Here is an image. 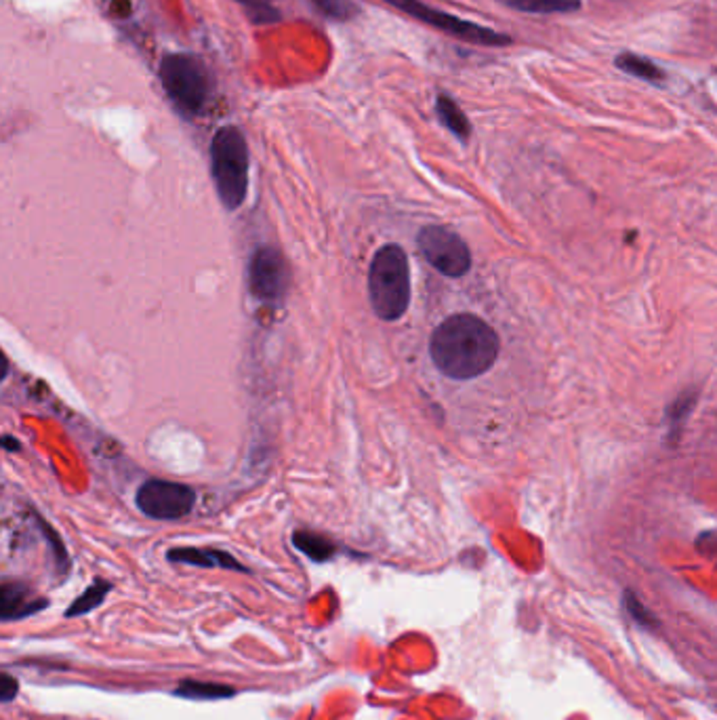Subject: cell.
<instances>
[{
  "label": "cell",
  "mask_w": 717,
  "mask_h": 720,
  "mask_svg": "<svg viewBox=\"0 0 717 720\" xmlns=\"http://www.w3.org/2000/svg\"><path fill=\"white\" fill-rule=\"evenodd\" d=\"M5 449H6V451H17V449H19V442H17V440H13L11 436H5Z\"/></svg>",
  "instance_id": "7402d4cb"
},
{
  "label": "cell",
  "mask_w": 717,
  "mask_h": 720,
  "mask_svg": "<svg viewBox=\"0 0 717 720\" xmlns=\"http://www.w3.org/2000/svg\"><path fill=\"white\" fill-rule=\"evenodd\" d=\"M499 350V335L476 314L448 316L429 339V355L438 371L457 382H469L490 371Z\"/></svg>",
  "instance_id": "6da1fadb"
},
{
  "label": "cell",
  "mask_w": 717,
  "mask_h": 720,
  "mask_svg": "<svg viewBox=\"0 0 717 720\" xmlns=\"http://www.w3.org/2000/svg\"><path fill=\"white\" fill-rule=\"evenodd\" d=\"M510 9L520 13H539V16H552V13H576L581 11V0H499Z\"/></svg>",
  "instance_id": "7c38bea8"
},
{
  "label": "cell",
  "mask_w": 717,
  "mask_h": 720,
  "mask_svg": "<svg viewBox=\"0 0 717 720\" xmlns=\"http://www.w3.org/2000/svg\"><path fill=\"white\" fill-rule=\"evenodd\" d=\"M17 691H19V683L16 678L6 672L0 676V699H3V704H9L11 699L17 695Z\"/></svg>",
  "instance_id": "44dd1931"
},
{
  "label": "cell",
  "mask_w": 717,
  "mask_h": 720,
  "mask_svg": "<svg viewBox=\"0 0 717 720\" xmlns=\"http://www.w3.org/2000/svg\"><path fill=\"white\" fill-rule=\"evenodd\" d=\"M211 175L226 209H240L248 194V145L234 124H226L213 135Z\"/></svg>",
  "instance_id": "3957f363"
},
{
  "label": "cell",
  "mask_w": 717,
  "mask_h": 720,
  "mask_svg": "<svg viewBox=\"0 0 717 720\" xmlns=\"http://www.w3.org/2000/svg\"><path fill=\"white\" fill-rule=\"evenodd\" d=\"M696 403V397L692 392H684L680 394L678 400L670 407V413H667V418H670V424H671V430L678 432L680 426H684V421L691 411L694 408Z\"/></svg>",
  "instance_id": "ac0fdd59"
},
{
  "label": "cell",
  "mask_w": 717,
  "mask_h": 720,
  "mask_svg": "<svg viewBox=\"0 0 717 720\" xmlns=\"http://www.w3.org/2000/svg\"><path fill=\"white\" fill-rule=\"evenodd\" d=\"M238 3L250 13V19H253L255 24H269L280 19L278 17V11L271 9V6L263 3V0H238Z\"/></svg>",
  "instance_id": "ffe728a7"
},
{
  "label": "cell",
  "mask_w": 717,
  "mask_h": 720,
  "mask_svg": "<svg viewBox=\"0 0 717 720\" xmlns=\"http://www.w3.org/2000/svg\"><path fill=\"white\" fill-rule=\"evenodd\" d=\"M137 508L154 521H177L196 505V493L187 484L169 481H145L135 495Z\"/></svg>",
  "instance_id": "52a82bcc"
},
{
  "label": "cell",
  "mask_w": 717,
  "mask_h": 720,
  "mask_svg": "<svg viewBox=\"0 0 717 720\" xmlns=\"http://www.w3.org/2000/svg\"><path fill=\"white\" fill-rule=\"evenodd\" d=\"M289 287V268L282 253L261 247L248 261V289L261 302H280Z\"/></svg>",
  "instance_id": "ba28073f"
},
{
  "label": "cell",
  "mask_w": 717,
  "mask_h": 720,
  "mask_svg": "<svg viewBox=\"0 0 717 720\" xmlns=\"http://www.w3.org/2000/svg\"><path fill=\"white\" fill-rule=\"evenodd\" d=\"M236 691L232 687L217 683H202V681H184L175 689L177 697L187 699H226L232 697Z\"/></svg>",
  "instance_id": "2e32d148"
},
{
  "label": "cell",
  "mask_w": 717,
  "mask_h": 720,
  "mask_svg": "<svg viewBox=\"0 0 717 720\" xmlns=\"http://www.w3.org/2000/svg\"><path fill=\"white\" fill-rule=\"evenodd\" d=\"M47 598L34 594L26 584L19 581H5L0 588V619L16 621L24 619L47 609Z\"/></svg>",
  "instance_id": "9c48e42d"
},
{
  "label": "cell",
  "mask_w": 717,
  "mask_h": 720,
  "mask_svg": "<svg viewBox=\"0 0 717 720\" xmlns=\"http://www.w3.org/2000/svg\"><path fill=\"white\" fill-rule=\"evenodd\" d=\"M292 544H295V548L299 552H303L305 556L316 560V563H324V560H329L335 556V544L329 542V539L318 535V533H311V531H295V535H292Z\"/></svg>",
  "instance_id": "4fadbf2b"
},
{
  "label": "cell",
  "mask_w": 717,
  "mask_h": 720,
  "mask_svg": "<svg viewBox=\"0 0 717 720\" xmlns=\"http://www.w3.org/2000/svg\"><path fill=\"white\" fill-rule=\"evenodd\" d=\"M110 590H112V586H110L106 579H95L93 584L87 588L85 594H80V597L72 602V607L66 611V618H79V615L90 613L106 600Z\"/></svg>",
  "instance_id": "9a60e30c"
},
{
  "label": "cell",
  "mask_w": 717,
  "mask_h": 720,
  "mask_svg": "<svg viewBox=\"0 0 717 720\" xmlns=\"http://www.w3.org/2000/svg\"><path fill=\"white\" fill-rule=\"evenodd\" d=\"M383 3H387L389 6H394V9L406 13L408 17L416 19V22L431 26L436 27V30L448 34V37L463 40V43L482 45V47L511 45V37H507V34H501L497 30H492V27L468 22V19L455 17L447 11L434 9V6L421 3V0H383Z\"/></svg>",
  "instance_id": "5b68a950"
},
{
  "label": "cell",
  "mask_w": 717,
  "mask_h": 720,
  "mask_svg": "<svg viewBox=\"0 0 717 720\" xmlns=\"http://www.w3.org/2000/svg\"><path fill=\"white\" fill-rule=\"evenodd\" d=\"M615 66L625 74H631V76H636V79H642V80H648V82H659V80L665 79V72L660 70L654 61H650L648 58H642V55L629 53V51L618 53L615 58Z\"/></svg>",
  "instance_id": "5bb4252c"
},
{
  "label": "cell",
  "mask_w": 717,
  "mask_h": 720,
  "mask_svg": "<svg viewBox=\"0 0 717 720\" xmlns=\"http://www.w3.org/2000/svg\"><path fill=\"white\" fill-rule=\"evenodd\" d=\"M416 245L431 268L448 276L461 279L471 268V253L457 232L444 226H426L416 237Z\"/></svg>",
  "instance_id": "8992f818"
},
{
  "label": "cell",
  "mask_w": 717,
  "mask_h": 720,
  "mask_svg": "<svg viewBox=\"0 0 717 720\" xmlns=\"http://www.w3.org/2000/svg\"><path fill=\"white\" fill-rule=\"evenodd\" d=\"M623 607H625V611L629 613V618L636 621L638 626H642L646 630H657L659 628V619L654 618L650 609L646 607L644 602L636 597V592L625 590V594H623Z\"/></svg>",
  "instance_id": "e0dca14e"
},
{
  "label": "cell",
  "mask_w": 717,
  "mask_h": 720,
  "mask_svg": "<svg viewBox=\"0 0 717 720\" xmlns=\"http://www.w3.org/2000/svg\"><path fill=\"white\" fill-rule=\"evenodd\" d=\"M368 300L381 321H400L410 306V266L398 245L381 247L368 268Z\"/></svg>",
  "instance_id": "7a4b0ae2"
},
{
  "label": "cell",
  "mask_w": 717,
  "mask_h": 720,
  "mask_svg": "<svg viewBox=\"0 0 717 720\" xmlns=\"http://www.w3.org/2000/svg\"><path fill=\"white\" fill-rule=\"evenodd\" d=\"M436 114L444 127H447L450 133L457 137V140H461V142L469 140L471 122H469L468 116H465L461 106H459V103L452 100L448 93H438Z\"/></svg>",
  "instance_id": "8fae6325"
},
{
  "label": "cell",
  "mask_w": 717,
  "mask_h": 720,
  "mask_svg": "<svg viewBox=\"0 0 717 720\" xmlns=\"http://www.w3.org/2000/svg\"><path fill=\"white\" fill-rule=\"evenodd\" d=\"M311 3L332 19H350L356 13V5L352 0H311Z\"/></svg>",
  "instance_id": "d6986e66"
},
{
  "label": "cell",
  "mask_w": 717,
  "mask_h": 720,
  "mask_svg": "<svg viewBox=\"0 0 717 720\" xmlns=\"http://www.w3.org/2000/svg\"><path fill=\"white\" fill-rule=\"evenodd\" d=\"M166 558L171 563H181V565H194V566H205V569H213V566H219V569H229V571H242L248 573L247 566H242L238 560H236L232 554L221 552V550H200V548H173L166 552Z\"/></svg>",
  "instance_id": "30bf717a"
},
{
  "label": "cell",
  "mask_w": 717,
  "mask_h": 720,
  "mask_svg": "<svg viewBox=\"0 0 717 720\" xmlns=\"http://www.w3.org/2000/svg\"><path fill=\"white\" fill-rule=\"evenodd\" d=\"M160 82L169 100L185 116H196L211 95V74L205 61L190 53H169L160 61Z\"/></svg>",
  "instance_id": "277c9868"
}]
</instances>
